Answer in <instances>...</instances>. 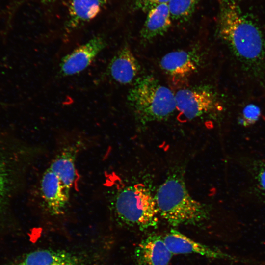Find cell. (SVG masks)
<instances>
[{
  "label": "cell",
  "mask_w": 265,
  "mask_h": 265,
  "mask_svg": "<svg viewBox=\"0 0 265 265\" xmlns=\"http://www.w3.org/2000/svg\"><path fill=\"white\" fill-rule=\"evenodd\" d=\"M127 99L142 124L165 119L176 109L175 94L150 75L135 80Z\"/></svg>",
  "instance_id": "cell-3"
},
{
  "label": "cell",
  "mask_w": 265,
  "mask_h": 265,
  "mask_svg": "<svg viewBox=\"0 0 265 265\" xmlns=\"http://www.w3.org/2000/svg\"><path fill=\"white\" fill-rule=\"evenodd\" d=\"M77 152V145L65 148L58 154L49 167L59 178L69 194L77 177L75 162Z\"/></svg>",
  "instance_id": "cell-14"
},
{
  "label": "cell",
  "mask_w": 265,
  "mask_h": 265,
  "mask_svg": "<svg viewBox=\"0 0 265 265\" xmlns=\"http://www.w3.org/2000/svg\"><path fill=\"white\" fill-rule=\"evenodd\" d=\"M217 34L229 62L234 97L241 102L265 99V28L226 0Z\"/></svg>",
  "instance_id": "cell-1"
},
{
  "label": "cell",
  "mask_w": 265,
  "mask_h": 265,
  "mask_svg": "<svg viewBox=\"0 0 265 265\" xmlns=\"http://www.w3.org/2000/svg\"><path fill=\"white\" fill-rule=\"evenodd\" d=\"M114 215L120 223L144 231L158 225V211L155 197L142 184L119 190L112 204Z\"/></svg>",
  "instance_id": "cell-4"
},
{
  "label": "cell",
  "mask_w": 265,
  "mask_h": 265,
  "mask_svg": "<svg viewBox=\"0 0 265 265\" xmlns=\"http://www.w3.org/2000/svg\"><path fill=\"white\" fill-rule=\"evenodd\" d=\"M241 160L251 177L255 191L265 200V161L245 157Z\"/></svg>",
  "instance_id": "cell-17"
},
{
  "label": "cell",
  "mask_w": 265,
  "mask_h": 265,
  "mask_svg": "<svg viewBox=\"0 0 265 265\" xmlns=\"http://www.w3.org/2000/svg\"><path fill=\"white\" fill-rule=\"evenodd\" d=\"M80 265V263H79V264H75V265Z\"/></svg>",
  "instance_id": "cell-21"
},
{
  "label": "cell",
  "mask_w": 265,
  "mask_h": 265,
  "mask_svg": "<svg viewBox=\"0 0 265 265\" xmlns=\"http://www.w3.org/2000/svg\"><path fill=\"white\" fill-rule=\"evenodd\" d=\"M109 0H71L67 26L74 28L95 18Z\"/></svg>",
  "instance_id": "cell-15"
},
{
  "label": "cell",
  "mask_w": 265,
  "mask_h": 265,
  "mask_svg": "<svg viewBox=\"0 0 265 265\" xmlns=\"http://www.w3.org/2000/svg\"><path fill=\"white\" fill-rule=\"evenodd\" d=\"M171 0H134L135 7L144 12H148L154 7L162 3H168Z\"/></svg>",
  "instance_id": "cell-20"
},
{
  "label": "cell",
  "mask_w": 265,
  "mask_h": 265,
  "mask_svg": "<svg viewBox=\"0 0 265 265\" xmlns=\"http://www.w3.org/2000/svg\"><path fill=\"white\" fill-rule=\"evenodd\" d=\"M40 190L46 208L50 214L59 215L65 212L70 194L66 191L59 178L49 168L43 174Z\"/></svg>",
  "instance_id": "cell-9"
},
{
  "label": "cell",
  "mask_w": 265,
  "mask_h": 265,
  "mask_svg": "<svg viewBox=\"0 0 265 265\" xmlns=\"http://www.w3.org/2000/svg\"><path fill=\"white\" fill-rule=\"evenodd\" d=\"M200 0H171L168 5L172 20L185 22L193 14Z\"/></svg>",
  "instance_id": "cell-18"
},
{
  "label": "cell",
  "mask_w": 265,
  "mask_h": 265,
  "mask_svg": "<svg viewBox=\"0 0 265 265\" xmlns=\"http://www.w3.org/2000/svg\"><path fill=\"white\" fill-rule=\"evenodd\" d=\"M140 70L138 60L127 45L118 51L107 69L109 76L121 84H130L135 80Z\"/></svg>",
  "instance_id": "cell-11"
},
{
  "label": "cell",
  "mask_w": 265,
  "mask_h": 265,
  "mask_svg": "<svg viewBox=\"0 0 265 265\" xmlns=\"http://www.w3.org/2000/svg\"><path fill=\"white\" fill-rule=\"evenodd\" d=\"M8 143L0 137V216L12 202L18 180V159Z\"/></svg>",
  "instance_id": "cell-6"
},
{
  "label": "cell",
  "mask_w": 265,
  "mask_h": 265,
  "mask_svg": "<svg viewBox=\"0 0 265 265\" xmlns=\"http://www.w3.org/2000/svg\"><path fill=\"white\" fill-rule=\"evenodd\" d=\"M172 255L163 237L157 234L150 235L143 239L135 250L139 265H169Z\"/></svg>",
  "instance_id": "cell-10"
},
{
  "label": "cell",
  "mask_w": 265,
  "mask_h": 265,
  "mask_svg": "<svg viewBox=\"0 0 265 265\" xmlns=\"http://www.w3.org/2000/svg\"><path fill=\"white\" fill-rule=\"evenodd\" d=\"M79 263L78 259L67 251L43 249L33 251L22 261L11 265H73Z\"/></svg>",
  "instance_id": "cell-16"
},
{
  "label": "cell",
  "mask_w": 265,
  "mask_h": 265,
  "mask_svg": "<svg viewBox=\"0 0 265 265\" xmlns=\"http://www.w3.org/2000/svg\"><path fill=\"white\" fill-rule=\"evenodd\" d=\"M176 109L192 120L222 108L217 92L210 85H200L179 90L175 94Z\"/></svg>",
  "instance_id": "cell-5"
},
{
  "label": "cell",
  "mask_w": 265,
  "mask_h": 265,
  "mask_svg": "<svg viewBox=\"0 0 265 265\" xmlns=\"http://www.w3.org/2000/svg\"><path fill=\"white\" fill-rule=\"evenodd\" d=\"M203 61L201 53L195 50L170 52L160 60L159 66L174 81L184 80L196 72Z\"/></svg>",
  "instance_id": "cell-7"
},
{
  "label": "cell",
  "mask_w": 265,
  "mask_h": 265,
  "mask_svg": "<svg viewBox=\"0 0 265 265\" xmlns=\"http://www.w3.org/2000/svg\"><path fill=\"white\" fill-rule=\"evenodd\" d=\"M259 110L253 104L248 105L244 109L243 117L239 120L240 123L244 126L254 124L259 118Z\"/></svg>",
  "instance_id": "cell-19"
},
{
  "label": "cell",
  "mask_w": 265,
  "mask_h": 265,
  "mask_svg": "<svg viewBox=\"0 0 265 265\" xmlns=\"http://www.w3.org/2000/svg\"><path fill=\"white\" fill-rule=\"evenodd\" d=\"M159 214L170 225H198L208 219L209 209L189 194L182 175L174 173L159 186L155 196Z\"/></svg>",
  "instance_id": "cell-2"
},
{
  "label": "cell",
  "mask_w": 265,
  "mask_h": 265,
  "mask_svg": "<svg viewBox=\"0 0 265 265\" xmlns=\"http://www.w3.org/2000/svg\"><path fill=\"white\" fill-rule=\"evenodd\" d=\"M106 45L104 38L96 36L76 48L62 58L60 74L70 76L82 72L91 64Z\"/></svg>",
  "instance_id": "cell-8"
},
{
  "label": "cell",
  "mask_w": 265,
  "mask_h": 265,
  "mask_svg": "<svg viewBox=\"0 0 265 265\" xmlns=\"http://www.w3.org/2000/svg\"><path fill=\"white\" fill-rule=\"evenodd\" d=\"M147 12L140 36L144 40L150 41L166 32L171 25L172 19L168 3L158 5Z\"/></svg>",
  "instance_id": "cell-13"
},
{
  "label": "cell",
  "mask_w": 265,
  "mask_h": 265,
  "mask_svg": "<svg viewBox=\"0 0 265 265\" xmlns=\"http://www.w3.org/2000/svg\"><path fill=\"white\" fill-rule=\"evenodd\" d=\"M163 238L173 254H196L216 259L228 257L222 252L196 242L176 229H171Z\"/></svg>",
  "instance_id": "cell-12"
}]
</instances>
